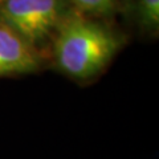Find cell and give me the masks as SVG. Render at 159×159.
<instances>
[{"label": "cell", "mask_w": 159, "mask_h": 159, "mask_svg": "<svg viewBox=\"0 0 159 159\" xmlns=\"http://www.w3.org/2000/svg\"><path fill=\"white\" fill-rule=\"evenodd\" d=\"M121 47L119 37L98 23L74 16L61 20L54 40V60L74 78H89L105 68Z\"/></svg>", "instance_id": "1"}, {"label": "cell", "mask_w": 159, "mask_h": 159, "mask_svg": "<svg viewBox=\"0 0 159 159\" xmlns=\"http://www.w3.org/2000/svg\"><path fill=\"white\" fill-rule=\"evenodd\" d=\"M137 11L142 25L150 29H158L159 0H137Z\"/></svg>", "instance_id": "4"}, {"label": "cell", "mask_w": 159, "mask_h": 159, "mask_svg": "<svg viewBox=\"0 0 159 159\" xmlns=\"http://www.w3.org/2000/svg\"><path fill=\"white\" fill-rule=\"evenodd\" d=\"M39 62L32 44L0 23V77L34 72Z\"/></svg>", "instance_id": "3"}, {"label": "cell", "mask_w": 159, "mask_h": 159, "mask_svg": "<svg viewBox=\"0 0 159 159\" xmlns=\"http://www.w3.org/2000/svg\"><path fill=\"white\" fill-rule=\"evenodd\" d=\"M60 0H0V23L34 45L61 23Z\"/></svg>", "instance_id": "2"}]
</instances>
